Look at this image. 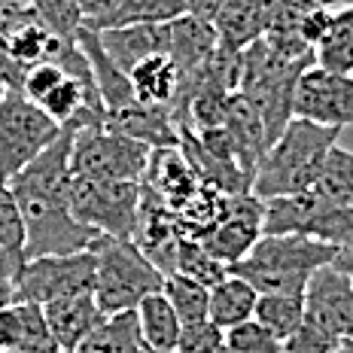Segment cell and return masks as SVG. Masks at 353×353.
Here are the masks:
<instances>
[{
	"label": "cell",
	"mask_w": 353,
	"mask_h": 353,
	"mask_svg": "<svg viewBox=\"0 0 353 353\" xmlns=\"http://www.w3.org/2000/svg\"><path fill=\"white\" fill-rule=\"evenodd\" d=\"M219 49V34L216 25L198 16H180L171 21V40H168V55L176 61L183 77L201 70L204 64L216 55Z\"/></svg>",
	"instance_id": "obj_17"
},
{
	"label": "cell",
	"mask_w": 353,
	"mask_h": 353,
	"mask_svg": "<svg viewBox=\"0 0 353 353\" xmlns=\"http://www.w3.org/2000/svg\"><path fill=\"white\" fill-rule=\"evenodd\" d=\"M16 3H21V0H0V12L10 10V6H16Z\"/></svg>",
	"instance_id": "obj_42"
},
{
	"label": "cell",
	"mask_w": 353,
	"mask_h": 353,
	"mask_svg": "<svg viewBox=\"0 0 353 353\" xmlns=\"http://www.w3.org/2000/svg\"><path fill=\"white\" fill-rule=\"evenodd\" d=\"M28 265V232L25 216L12 195L10 183L0 180V268L19 281L21 268Z\"/></svg>",
	"instance_id": "obj_20"
},
{
	"label": "cell",
	"mask_w": 353,
	"mask_h": 353,
	"mask_svg": "<svg viewBox=\"0 0 353 353\" xmlns=\"http://www.w3.org/2000/svg\"><path fill=\"white\" fill-rule=\"evenodd\" d=\"M131 83H134L137 101L171 107L176 92H180L183 73L171 55H150L131 70Z\"/></svg>",
	"instance_id": "obj_21"
},
{
	"label": "cell",
	"mask_w": 353,
	"mask_h": 353,
	"mask_svg": "<svg viewBox=\"0 0 353 353\" xmlns=\"http://www.w3.org/2000/svg\"><path fill=\"white\" fill-rule=\"evenodd\" d=\"M305 317L332 332L338 341L353 338V283L332 262L314 271L305 290Z\"/></svg>",
	"instance_id": "obj_11"
},
{
	"label": "cell",
	"mask_w": 353,
	"mask_h": 353,
	"mask_svg": "<svg viewBox=\"0 0 353 353\" xmlns=\"http://www.w3.org/2000/svg\"><path fill=\"white\" fill-rule=\"evenodd\" d=\"M150 353H183V350H150Z\"/></svg>",
	"instance_id": "obj_44"
},
{
	"label": "cell",
	"mask_w": 353,
	"mask_h": 353,
	"mask_svg": "<svg viewBox=\"0 0 353 353\" xmlns=\"http://www.w3.org/2000/svg\"><path fill=\"white\" fill-rule=\"evenodd\" d=\"M0 347L6 353H55L61 344L49 329L43 305L16 301L0 307Z\"/></svg>",
	"instance_id": "obj_12"
},
{
	"label": "cell",
	"mask_w": 353,
	"mask_h": 353,
	"mask_svg": "<svg viewBox=\"0 0 353 353\" xmlns=\"http://www.w3.org/2000/svg\"><path fill=\"white\" fill-rule=\"evenodd\" d=\"M79 3H83V12H85V25L94 28L101 19H107L119 6V0H79Z\"/></svg>",
	"instance_id": "obj_36"
},
{
	"label": "cell",
	"mask_w": 353,
	"mask_h": 353,
	"mask_svg": "<svg viewBox=\"0 0 353 353\" xmlns=\"http://www.w3.org/2000/svg\"><path fill=\"white\" fill-rule=\"evenodd\" d=\"M219 347H225V329L216 326L210 317L186 323L180 332V344H176V350L183 353H216Z\"/></svg>",
	"instance_id": "obj_33"
},
{
	"label": "cell",
	"mask_w": 353,
	"mask_h": 353,
	"mask_svg": "<svg viewBox=\"0 0 353 353\" xmlns=\"http://www.w3.org/2000/svg\"><path fill=\"white\" fill-rule=\"evenodd\" d=\"M271 10L274 0H225V6L213 19L219 46L229 52H244L250 43L265 34Z\"/></svg>",
	"instance_id": "obj_18"
},
{
	"label": "cell",
	"mask_w": 353,
	"mask_h": 353,
	"mask_svg": "<svg viewBox=\"0 0 353 353\" xmlns=\"http://www.w3.org/2000/svg\"><path fill=\"white\" fill-rule=\"evenodd\" d=\"M332 265H335L338 271H341V274H347L350 283H353V244H350V247H338Z\"/></svg>",
	"instance_id": "obj_39"
},
{
	"label": "cell",
	"mask_w": 353,
	"mask_h": 353,
	"mask_svg": "<svg viewBox=\"0 0 353 353\" xmlns=\"http://www.w3.org/2000/svg\"><path fill=\"white\" fill-rule=\"evenodd\" d=\"M0 353H6V350H3V347H0Z\"/></svg>",
	"instance_id": "obj_47"
},
{
	"label": "cell",
	"mask_w": 353,
	"mask_h": 353,
	"mask_svg": "<svg viewBox=\"0 0 353 353\" xmlns=\"http://www.w3.org/2000/svg\"><path fill=\"white\" fill-rule=\"evenodd\" d=\"M317 64L335 73H353V6L332 12V25L314 46Z\"/></svg>",
	"instance_id": "obj_24"
},
{
	"label": "cell",
	"mask_w": 353,
	"mask_h": 353,
	"mask_svg": "<svg viewBox=\"0 0 353 353\" xmlns=\"http://www.w3.org/2000/svg\"><path fill=\"white\" fill-rule=\"evenodd\" d=\"M317 6V0H274V10L268 16L265 34H281V37H301L307 12Z\"/></svg>",
	"instance_id": "obj_32"
},
{
	"label": "cell",
	"mask_w": 353,
	"mask_h": 353,
	"mask_svg": "<svg viewBox=\"0 0 353 353\" xmlns=\"http://www.w3.org/2000/svg\"><path fill=\"white\" fill-rule=\"evenodd\" d=\"M256 301H259V290L247 277L229 271L223 281L210 286V320L229 332L256 317Z\"/></svg>",
	"instance_id": "obj_19"
},
{
	"label": "cell",
	"mask_w": 353,
	"mask_h": 353,
	"mask_svg": "<svg viewBox=\"0 0 353 353\" xmlns=\"http://www.w3.org/2000/svg\"><path fill=\"white\" fill-rule=\"evenodd\" d=\"M180 16H186V0H119V6L94 28L107 31L125 25H165Z\"/></svg>",
	"instance_id": "obj_25"
},
{
	"label": "cell",
	"mask_w": 353,
	"mask_h": 353,
	"mask_svg": "<svg viewBox=\"0 0 353 353\" xmlns=\"http://www.w3.org/2000/svg\"><path fill=\"white\" fill-rule=\"evenodd\" d=\"M320 6H329V10H344V6H353V0H317Z\"/></svg>",
	"instance_id": "obj_40"
},
{
	"label": "cell",
	"mask_w": 353,
	"mask_h": 353,
	"mask_svg": "<svg viewBox=\"0 0 353 353\" xmlns=\"http://www.w3.org/2000/svg\"><path fill=\"white\" fill-rule=\"evenodd\" d=\"M43 314H46V323L52 329L55 341L64 350H77L107 320V314L101 311L94 292H77V296L55 299L49 305H43Z\"/></svg>",
	"instance_id": "obj_14"
},
{
	"label": "cell",
	"mask_w": 353,
	"mask_h": 353,
	"mask_svg": "<svg viewBox=\"0 0 353 353\" xmlns=\"http://www.w3.org/2000/svg\"><path fill=\"white\" fill-rule=\"evenodd\" d=\"M338 338L332 332H326L323 326H317L314 320H307L299 326V332L286 341V353H335L338 350Z\"/></svg>",
	"instance_id": "obj_35"
},
{
	"label": "cell",
	"mask_w": 353,
	"mask_h": 353,
	"mask_svg": "<svg viewBox=\"0 0 353 353\" xmlns=\"http://www.w3.org/2000/svg\"><path fill=\"white\" fill-rule=\"evenodd\" d=\"M161 292L171 299V305H174V311L180 314L183 326H186V323H198V320L210 317V286L208 283L174 271V274L165 277Z\"/></svg>",
	"instance_id": "obj_27"
},
{
	"label": "cell",
	"mask_w": 353,
	"mask_h": 353,
	"mask_svg": "<svg viewBox=\"0 0 353 353\" xmlns=\"http://www.w3.org/2000/svg\"><path fill=\"white\" fill-rule=\"evenodd\" d=\"M225 6V0H186V12L189 16H198V19H208L213 21L216 12Z\"/></svg>",
	"instance_id": "obj_37"
},
{
	"label": "cell",
	"mask_w": 353,
	"mask_h": 353,
	"mask_svg": "<svg viewBox=\"0 0 353 353\" xmlns=\"http://www.w3.org/2000/svg\"><path fill=\"white\" fill-rule=\"evenodd\" d=\"M16 301H19L16 281H12V277L6 274L3 268H0V307H6V305H16Z\"/></svg>",
	"instance_id": "obj_38"
},
{
	"label": "cell",
	"mask_w": 353,
	"mask_h": 353,
	"mask_svg": "<svg viewBox=\"0 0 353 353\" xmlns=\"http://www.w3.org/2000/svg\"><path fill=\"white\" fill-rule=\"evenodd\" d=\"M94 271H98L94 250L28 259V265L21 268V274L16 281L19 301L49 305V301L77 296V292H94Z\"/></svg>",
	"instance_id": "obj_9"
},
{
	"label": "cell",
	"mask_w": 353,
	"mask_h": 353,
	"mask_svg": "<svg viewBox=\"0 0 353 353\" xmlns=\"http://www.w3.org/2000/svg\"><path fill=\"white\" fill-rule=\"evenodd\" d=\"M314 58H290L274 46L268 37H259L241 52V79L238 92L259 110L265 131H268V146L281 137V131L296 119V85L299 77Z\"/></svg>",
	"instance_id": "obj_2"
},
{
	"label": "cell",
	"mask_w": 353,
	"mask_h": 353,
	"mask_svg": "<svg viewBox=\"0 0 353 353\" xmlns=\"http://www.w3.org/2000/svg\"><path fill=\"white\" fill-rule=\"evenodd\" d=\"M6 92H10V88H6V79H3V73H0V101H3Z\"/></svg>",
	"instance_id": "obj_43"
},
{
	"label": "cell",
	"mask_w": 353,
	"mask_h": 353,
	"mask_svg": "<svg viewBox=\"0 0 353 353\" xmlns=\"http://www.w3.org/2000/svg\"><path fill=\"white\" fill-rule=\"evenodd\" d=\"M152 146L107 125H92V128L73 131V174L88 176V180H131L143 183L150 171Z\"/></svg>",
	"instance_id": "obj_7"
},
{
	"label": "cell",
	"mask_w": 353,
	"mask_h": 353,
	"mask_svg": "<svg viewBox=\"0 0 353 353\" xmlns=\"http://www.w3.org/2000/svg\"><path fill=\"white\" fill-rule=\"evenodd\" d=\"M77 46L83 49L88 64H92L94 83H98V88H101V98H104L107 113H116V110L134 104L137 94H134V83H131V73L122 70L119 64L110 58L98 28H92V25L79 28L77 31Z\"/></svg>",
	"instance_id": "obj_13"
},
{
	"label": "cell",
	"mask_w": 353,
	"mask_h": 353,
	"mask_svg": "<svg viewBox=\"0 0 353 353\" xmlns=\"http://www.w3.org/2000/svg\"><path fill=\"white\" fill-rule=\"evenodd\" d=\"M335 353H353V338H344L341 344H338V350Z\"/></svg>",
	"instance_id": "obj_41"
},
{
	"label": "cell",
	"mask_w": 353,
	"mask_h": 353,
	"mask_svg": "<svg viewBox=\"0 0 353 353\" xmlns=\"http://www.w3.org/2000/svg\"><path fill=\"white\" fill-rule=\"evenodd\" d=\"M104 49L110 52L122 70H134L143 58L168 55V40H171V21L165 25H125L101 31Z\"/></svg>",
	"instance_id": "obj_16"
},
{
	"label": "cell",
	"mask_w": 353,
	"mask_h": 353,
	"mask_svg": "<svg viewBox=\"0 0 353 353\" xmlns=\"http://www.w3.org/2000/svg\"><path fill=\"white\" fill-rule=\"evenodd\" d=\"M73 353H150L141 332V320H137V307L107 317Z\"/></svg>",
	"instance_id": "obj_22"
},
{
	"label": "cell",
	"mask_w": 353,
	"mask_h": 353,
	"mask_svg": "<svg viewBox=\"0 0 353 353\" xmlns=\"http://www.w3.org/2000/svg\"><path fill=\"white\" fill-rule=\"evenodd\" d=\"M225 347L232 353H286V341L253 317L225 332Z\"/></svg>",
	"instance_id": "obj_30"
},
{
	"label": "cell",
	"mask_w": 353,
	"mask_h": 353,
	"mask_svg": "<svg viewBox=\"0 0 353 353\" xmlns=\"http://www.w3.org/2000/svg\"><path fill=\"white\" fill-rule=\"evenodd\" d=\"M143 183L131 180H88L73 174L68 189V204L73 216L101 234L134 241L137 223H141Z\"/></svg>",
	"instance_id": "obj_6"
},
{
	"label": "cell",
	"mask_w": 353,
	"mask_h": 353,
	"mask_svg": "<svg viewBox=\"0 0 353 353\" xmlns=\"http://www.w3.org/2000/svg\"><path fill=\"white\" fill-rule=\"evenodd\" d=\"M31 3L37 6L40 19L64 40H73L79 28L85 25V12L79 0H31Z\"/></svg>",
	"instance_id": "obj_31"
},
{
	"label": "cell",
	"mask_w": 353,
	"mask_h": 353,
	"mask_svg": "<svg viewBox=\"0 0 353 353\" xmlns=\"http://www.w3.org/2000/svg\"><path fill=\"white\" fill-rule=\"evenodd\" d=\"M338 134H341V128H326V125L307 122L301 116L290 119V125L265 150L259 168H256L253 195L268 201V198L317 189L329 150L338 143Z\"/></svg>",
	"instance_id": "obj_1"
},
{
	"label": "cell",
	"mask_w": 353,
	"mask_h": 353,
	"mask_svg": "<svg viewBox=\"0 0 353 353\" xmlns=\"http://www.w3.org/2000/svg\"><path fill=\"white\" fill-rule=\"evenodd\" d=\"M296 116L326 128L353 125V73H335L311 64L296 85Z\"/></svg>",
	"instance_id": "obj_10"
},
{
	"label": "cell",
	"mask_w": 353,
	"mask_h": 353,
	"mask_svg": "<svg viewBox=\"0 0 353 353\" xmlns=\"http://www.w3.org/2000/svg\"><path fill=\"white\" fill-rule=\"evenodd\" d=\"M12 195H16V201L21 208V216H25L28 259H37V256H68V253H79V250H92V244L101 238L98 229H92L83 219L73 216L64 195L16 192V189H12Z\"/></svg>",
	"instance_id": "obj_5"
},
{
	"label": "cell",
	"mask_w": 353,
	"mask_h": 353,
	"mask_svg": "<svg viewBox=\"0 0 353 353\" xmlns=\"http://www.w3.org/2000/svg\"><path fill=\"white\" fill-rule=\"evenodd\" d=\"M68 77V70H64V64L58 61V58H46V61H37L31 70L25 73V83H21V92L28 94L31 101L40 104L43 98H46L52 88L61 83V79Z\"/></svg>",
	"instance_id": "obj_34"
},
{
	"label": "cell",
	"mask_w": 353,
	"mask_h": 353,
	"mask_svg": "<svg viewBox=\"0 0 353 353\" xmlns=\"http://www.w3.org/2000/svg\"><path fill=\"white\" fill-rule=\"evenodd\" d=\"M317 189L329 201L353 208V152L350 150H344L338 143L329 150V159H326V168H323Z\"/></svg>",
	"instance_id": "obj_29"
},
{
	"label": "cell",
	"mask_w": 353,
	"mask_h": 353,
	"mask_svg": "<svg viewBox=\"0 0 353 353\" xmlns=\"http://www.w3.org/2000/svg\"><path fill=\"white\" fill-rule=\"evenodd\" d=\"M98 271H94V299L107 317L122 311H134L150 292L165 286V274L150 256L137 247V241L101 234L92 244Z\"/></svg>",
	"instance_id": "obj_4"
},
{
	"label": "cell",
	"mask_w": 353,
	"mask_h": 353,
	"mask_svg": "<svg viewBox=\"0 0 353 353\" xmlns=\"http://www.w3.org/2000/svg\"><path fill=\"white\" fill-rule=\"evenodd\" d=\"M216 353H232V350H229V347H219V350H216Z\"/></svg>",
	"instance_id": "obj_45"
},
{
	"label": "cell",
	"mask_w": 353,
	"mask_h": 353,
	"mask_svg": "<svg viewBox=\"0 0 353 353\" xmlns=\"http://www.w3.org/2000/svg\"><path fill=\"white\" fill-rule=\"evenodd\" d=\"M58 125L25 92H6L0 101V180L10 183L25 165L40 156L61 134Z\"/></svg>",
	"instance_id": "obj_8"
},
{
	"label": "cell",
	"mask_w": 353,
	"mask_h": 353,
	"mask_svg": "<svg viewBox=\"0 0 353 353\" xmlns=\"http://www.w3.org/2000/svg\"><path fill=\"white\" fill-rule=\"evenodd\" d=\"M338 247L307 234H262L229 271L247 277L259 292L305 296L314 271L335 259Z\"/></svg>",
	"instance_id": "obj_3"
},
{
	"label": "cell",
	"mask_w": 353,
	"mask_h": 353,
	"mask_svg": "<svg viewBox=\"0 0 353 353\" xmlns=\"http://www.w3.org/2000/svg\"><path fill=\"white\" fill-rule=\"evenodd\" d=\"M176 271H180V274L195 277V281H201L208 286H213V283H219L225 274H229V265L213 259V256L208 253V247H204L198 238H192V234H183L180 247H176Z\"/></svg>",
	"instance_id": "obj_28"
},
{
	"label": "cell",
	"mask_w": 353,
	"mask_h": 353,
	"mask_svg": "<svg viewBox=\"0 0 353 353\" xmlns=\"http://www.w3.org/2000/svg\"><path fill=\"white\" fill-rule=\"evenodd\" d=\"M55 353H73V350H64V347H58V350H55Z\"/></svg>",
	"instance_id": "obj_46"
},
{
	"label": "cell",
	"mask_w": 353,
	"mask_h": 353,
	"mask_svg": "<svg viewBox=\"0 0 353 353\" xmlns=\"http://www.w3.org/2000/svg\"><path fill=\"white\" fill-rule=\"evenodd\" d=\"M137 320H141V332L150 350H176L180 344L183 323L180 314L174 311L171 299L165 292H150L141 305H137Z\"/></svg>",
	"instance_id": "obj_23"
},
{
	"label": "cell",
	"mask_w": 353,
	"mask_h": 353,
	"mask_svg": "<svg viewBox=\"0 0 353 353\" xmlns=\"http://www.w3.org/2000/svg\"><path fill=\"white\" fill-rule=\"evenodd\" d=\"M256 320L268 326L283 341H290L305 323V296H283V292H259Z\"/></svg>",
	"instance_id": "obj_26"
},
{
	"label": "cell",
	"mask_w": 353,
	"mask_h": 353,
	"mask_svg": "<svg viewBox=\"0 0 353 353\" xmlns=\"http://www.w3.org/2000/svg\"><path fill=\"white\" fill-rule=\"evenodd\" d=\"M107 128L134 137V141L152 146V150L180 146V128L174 122V113H171V107H161V104L134 101L131 107L107 113Z\"/></svg>",
	"instance_id": "obj_15"
}]
</instances>
